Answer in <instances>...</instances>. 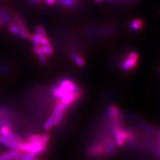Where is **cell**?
Returning a JSON list of instances; mask_svg holds the SVG:
<instances>
[{
    "mask_svg": "<svg viewBox=\"0 0 160 160\" xmlns=\"http://www.w3.org/2000/svg\"><path fill=\"white\" fill-rule=\"evenodd\" d=\"M33 50L35 53L37 54L39 61L42 63H46L47 62L46 55L44 53L43 49L42 46H40L39 44H34L33 47Z\"/></svg>",
    "mask_w": 160,
    "mask_h": 160,
    "instance_id": "9c48e42d",
    "label": "cell"
},
{
    "mask_svg": "<svg viewBox=\"0 0 160 160\" xmlns=\"http://www.w3.org/2000/svg\"><path fill=\"white\" fill-rule=\"evenodd\" d=\"M0 135L19 144L22 142V139L15 134L12 130V126H3L0 128Z\"/></svg>",
    "mask_w": 160,
    "mask_h": 160,
    "instance_id": "8992f818",
    "label": "cell"
},
{
    "mask_svg": "<svg viewBox=\"0 0 160 160\" xmlns=\"http://www.w3.org/2000/svg\"><path fill=\"white\" fill-rule=\"evenodd\" d=\"M44 53H46V56H50L53 53V49L52 48V46H51V44H46V45H43V46H42Z\"/></svg>",
    "mask_w": 160,
    "mask_h": 160,
    "instance_id": "ac0fdd59",
    "label": "cell"
},
{
    "mask_svg": "<svg viewBox=\"0 0 160 160\" xmlns=\"http://www.w3.org/2000/svg\"><path fill=\"white\" fill-rule=\"evenodd\" d=\"M19 154L18 149H13L11 151H8L2 155H0V160H8L16 158Z\"/></svg>",
    "mask_w": 160,
    "mask_h": 160,
    "instance_id": "8fae6325",
    "label": "cell"
},
{
    "mask_svg": "<svg viewBox=\"0 0 160 160\" xmlns=\"http://www.w3.org/2000/svg\"><path fill=\"white\" fill-rule=\"evenodd\" d=\"M71 57L73 59L74 62L76 63L79 67L83 66L85 63H86V62H85L82 56H80L78 53H77L76 52H72L71 53Z\"/></svg>",
    "mask_w": 160,
    "mask_h": 160,
    "instance_id": "9a60e30c",
    "label": "cell"
},
{
    "mask_svg": "<svg viewBox=\"0 0 160 160\" xmlns=\"http://www.w3.org/2000/svg\"><path fill=\"white\" fill-rule=\"evenodd\" d=\"M42 0H29V2L32 4H36L40 2H42Z\"/></svg>",
    "mask_w": 160,
    "mask_h": 160,
    "instance_id": "4316f807",
    "label": "cell"
},
{
    "mask_svg": "<svg viewBox=\"0 0 160 160\" xmlns=\"http://www.w3.org/2000/svg\"><path fill=\"white\" fill-rule=\"evenodd\" d=\"M79 88L78 85L72 80L64 79L59 83L58 86H55L52 88V93L54 97L62 99L68 93L76 92Z\"/></svg>",
    "mask_w": 160,
    "mask_h": 160,
    "instance_id": "6da1fadb",
    "label": "cell"
},
{
    "mask_svg": "<svg viewBox=\"0 0 160 160\" xmlns=\"http://www.w3.org/2000/svg\"><path fill=\"white\" fill-rule=\"evenodd\" d=\"M13 23L16 24L19 28L20 31V37L23 38H29L30 34L28 31L22 16L18 14L15 15L13 17Z\"/></svg>",
    "mask_w": 160,
    "mask_h": 160,
    "instance_id": "5b68a950",
    "label": "cell"
},
{
    "mask_svg": "<svg viewBox=\"0 0 160 160\" xmlns=\"http://www.w3.org/2000/svg\"><path fill=\"white\" fill-rule=\"evenodd\" d=\"M64 116V112H60L58 113V114L55 118L54 119V123H53V126H58L60 124V123L62 122V121L63 119Z\"/></svg>",
    "mask_w": 160,
    "mask_h": 160,
    "instance_id": "ffe728a7",
    "label": "cell"
},
{
    "mask_svg": "<svg viewBox=\"0 0 160 160\" xmlns=\"http://www.w3.org/2000/svg\"><path fill=\"white\" fill-rule=\"evenodd\" d=\"M32 160H36V159H32Z\"/></svg>",
    "mask_w": 160,
    "mask_h": 160,
    "instance_id": "f546056e",
    "label": "cell"
},
{
    "mask_svg": "<svg viewBox=\"0 0 160 160\" xmlns=\"http://www.w3.org/2000/svg\"><path fill=\"white\" fill-rule=\"evenodd\" d=\"M103 1V0H95V2H96V3H100V2H102Z\"/></svg>",
    "mask_w": 160,
    "mask_h": 160,
    "instance_id": "83f0119b",
    "label": "cell"
},
{
    "mask_svg": "<svg viewBox=\"0 0 160 160\" xmlns=\"http://www.w3.org/2000/svg\"><path fill=\"white\" fill-rule=\"evenodd\" d=\"M0 72L4 75H8L9 73V68L6 63L0 62Z\"/></svg>",
    "mask_w": 160,
    "mask_h": 160,
    "instance_id": "603a6c76",
    "label": "cell"
},
{
    "mask_svg": "<svg viewBox=\"0 0 160 160\" xmlns=\"http://www.w3.org/2000/svg\"><path fill=\"white\" fill-rule=\"evenodd\" d=\"M139 55L136 52H129L121 64L122 69L124 71H128L133 69L138 63Z\"/></svg>",
    "mask_w": 160,
    "mask_h": 160,
    "instance_id": "3957f363",
    "label": "cell"
},
{
    "mask_svg": "<svg viewBox=\"0 0 160 160\" xmlns=\"http://www.w3.org/2000/svg\"><path fill=\"white\" fill-rule=\"evenodd\" d=\"M114 136L116 138V146H121L123 145L124 142L128 139L131 138L132 135L129 133L128 131H125V130L119 128H116L114 129Z\"/></svg>",
    "mask_w": 160,
    "mask_h": 160,
    "instance_id": "277c9868",
    "label": "cell"
},
{
    "mask_svg": "<svg viewBox=\"0 0 160 160\" xmlns=\"http://www.w3.org/2000/svg\"><path fill=\"white\" fill-rule=\"evenodd\" d=\"M29 39L31 40V41L34 43V44H40L42 46H43V45H46L50 43V42L48 37H42L39 36L37 34H32V35H29Z\"/></svg>",
    "mask_w": 160,
    "mask_h": 160,
    "instance_id": "ba28073f",
    "label": "cell"
},
{
    "mask_svg": "<svg viewBox=\"0 0 160 160\" xmlns=\"http://www.w3.org/2000/svg\"><path fill=\"white\" fill-rule=\"evenodd\" d=\"M9 31L11 32L12 33L16 35V36H18L19 37H20V31L19 28H18V26H16V24L13 23V22L9 25Z\"/></svg>",
    "mask_w": 160,
    "mask_h": 160,
    "instance_id": "e0dca14e",
    "label": "cell"
},
{
    "mask_svg": "<svg viewBox=\"0 0 160 160\" xmlns=\"http://www.w3.org/2000/svg\"><path fill=\"white\" fill-rule=\"evenodd\" d=\"M37 155V153H35L33 152H28V153L24 155L22 157L21 160H32L35 159Z\"/></svg>",
    "mask_w": 160,
    "mask_h": 160,
    "instance_id": "7402d4cb",
    "label": "cell"
},
{
    "mask_svg": "<svg viewBox=\"0 0 160 160\" xmlns=\"http://www.w3.org/2000/svg\"><path fill=\"white\" fill-rule=\"evenodd\" d=\"M49 135L48 133H45V134L43 135V136H42V141L43 143L47 144L48 141H49Z\"/></svg>",
    "mask_w": 160,
    "mask_h": 160,
    "instance_id": "d4e9b609",
    "label": "cell"
},
{
    "mask_svg": "<svg viewBox=\"0 0 160 160\" xmlns=\"http://www.w3.org/2000/svg\"><path fill=\"white\" fill-rule=\"evenodd\" d=\"M41 140H42V136H39V135H32V136H30L28 138V142H33L41 141Z\"/></svg>",
    "mask_w": 160,
    "mask_h": 160,
    "instance_id": "cb8c5ba5",
    "label": "cell"
},
{
    "mask_svg": "<svg viewBox=\"0 0 160 160\" xmlns=\"http://www.w3.org/2000/svg\"><path fill=\"white\" fill-rule=\"evenodd\" d=\"M47 4L49 5V6H52L56 2V0H45Z\"/></svg>",
    "mask_w": 160,
    "mask_h": 160,
    "instance_id": "484cf974",
    "label": "cell"
},
{
    "mask_svg": "<svg viewBox=\"0 0 160 160\" xmlns=\"http://www.w3.org/2000/svg\"><path fill=\"white\" fill-rule=\"evenodd\" d=\"M56 116H53V114H52V116L49 118V119L47 120L44 124V128L46 129H49L52 128L53 126V123H54V119Z\"/></svg>",
    "mask_w": 160,
    "mask_h": 160,
    "instance_id": "d6986e66",
    "label": "cell"
},
{
    "mask_svg": "<svg viewBox=\"0 0 160 160\" xmlns=\"http://www.w3.org/2000/svg\"><path fill=\"white\" fill-rule=\"evenodd\" d=\"M108 115L109 116L110 118H112L113 119H118L119 118L120 116V111L119 108L114 106V105H112V106H110L108 109Z\"/></svg>",
    "mask_w": 160,
    "mask_h": 160,
    "instance_id": "4fadbf2b",
    "label": "cell"
},
{
    "mask_svg": "<svg viewBox=\"0 0 160 160\" xmlns=\"http://www.w3.org/2000/svg\"><path fill=\"white\" fill-rule=\"evenodd\" d=\"M0 19H1L2 23H9L11 21V18H10L9 12L6 8H0Z\"/></svg>",
    "mask_w": 160,
    "mask_h": 160,
    "instance_id": "7c38bea8",
    "label": "cell"
},
{
    "mask_svg": "<svg viewBox=\"0 0 160 160\" xmlns=\"http://www.w3.org/2000/svg\"><path fill=\"white\" fill-rule=\"evenodd\" d=\"M105 152V149L102 145H96V146H92L89 149V153L91 155H94V156H97V155H101Z\"/></svg>",
    "mask_w": 160,
    "mask_h": 160,
    "instance_id": "2e32d148",
    "label": "cell"
},
{
    "mask_svg": "<svg viewBox=\"0 0 160 160\" xmlns=\"http://www.w3.org/2000/svg\"><path fill=\"white\" fill-rule=\"evenodd\" d=\"M2 21H1V19H0V26H2Z\"/></svg>",
    "mask_w": 160,
    "mask_h": 160,
    "instance_id": "f1b7e54d",
    "label": "cell"
},
{
    "mask_svg": "<svg viewBox=\"0 0 160 160\" xmlns=\"http://www.w3.org/2000/svg\"><path fill=\"white\" fill-rule=\"evenodd\" d=\"M81 95L82 91L79 89L76 92H70L66 95V96L61 99V102L68 106L69 104H71L75 101H76L79 98H80Z\"/></svg>",
    "mask_w": 160,
    "mask_h": 160,
    "instance_id": "52a82bcc",
    "label": "cell"
},
{
    "mask_svg": "<svg viewBox=\"0 0 160 160\" xmlns=\"http://www.w3.org/2000/svg\"><path fill=\"white\" fill-rule=\"evenodd\" d=\"M46 146L47 144L43 143L42 140L33 142H21L18 146V150L38 154L46 151Z\"/></svg>",
    "mask_w": 160,
    "mask_h": 160,
    "instance_id": "7a4b0ae2",
    "label": "cell"
},
{
    "mask_svg": "<svg viewBox=\"0 0 160 160\" xmlns=\"http://www.w3.org/2000/svg\"><path fill=\"white\" fill-rule=\"evenodd\" d=\"M130 28L134 31H138L140 29H142L143 26V22L141 19H135L129 24Z\"/></svg>",
    "mask_w": 160,
    "mask_h": 160,
    "instance_id": "5bb4252c",
    "label": "cell"
},
{
    "mask_svg": "<svg viewBox=\"0 0 160 160\" xmlns=\"http://www.w3.org/2000/svg\"><path fill=\"white\" fill-rule=\"evenodd\" d=\"M36 34L38 35V36H42V37H46L47 36L46 30H45L44 28L42 26H38L36 27Z\"/></svg>",
    "mask_w": 160,
    "mask_h": 160,
    "instance_id": "44dd1931",
    "label": "cell"
},
{
    "mask_svg": "<svg viewBox=\"0 0 160 160\" xmlns=\"http://www.w3.org/2000/svg\"><path fill=\"white\" fill-rule=\"evenodd\" d=\"M0 143L13 149H18L19 144L18 143L12 141V140L2 136V135H0Z\"/></svg>",
    "mask_w": 160,
    "mask_h": 160,
    "instance_id": "30bf717a",
    "label": "cell"
}]
</instances>
